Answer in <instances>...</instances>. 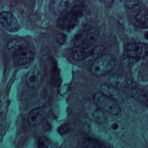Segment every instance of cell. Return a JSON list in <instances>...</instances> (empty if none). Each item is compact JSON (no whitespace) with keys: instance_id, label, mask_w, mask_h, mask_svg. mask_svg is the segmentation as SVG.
I'll return each instance as SVG.
<instances>
[{"instance_id":"1","label":"cell","mask_w":148,"mask_h":148,"mask_svg":"<svg viewBox=\"0 0 148 148\" xmlns=\"http://www.w3.org/2000/svg\"><path fill=\"white\" fill-rule=\"evenodd\" d=\"M83 5L77 3L72 6L69 10H66L59 17L57 20V25L62 29L73 28L77 24L79 20L83 15Z\"/></svg>"},{"instance_id":"2","label":"cell","mask_w":148,"mask_h":148,"mask_svg":"<svg viewBox=\"0 0 148 148\" xmlns=\"http://www.w3.org/2000/svg\"><path fill=\"white\" fill-rule=\"evenodd\" d=\"M116 60L114 57L108 54L98 57L92 63L90 68L91 73L97 77H100L110 73L114 68Z\"/></svg>"},{"instance_id":"3","label":"cell","mask_w":148,"mask_h":148,"mask_svg":"<svg viewBox=\"0 0 148 148\" xmlns=\"http://www.w3.org/2000/svg\"><path fill=\"white\" fill-rule=\"evenodd\" d=\"M93 102L101 109L110 114L116 116L121 113V108L117 102L106 97L99 91L94 94Z\"/></svg>"},{"instance_id":"4","label":"cell","mask_w":148,"mask_h":148,"mask_svg":"<svg viewBox=\"0 0 148 148\" xmlns=\"http://www.w3.org/2000/svg\"><path fill=\"white\" fill-rule=\"evenodd\" d=\"M99 35V30L97 28H91L77 34L73 39L75 46L81 45H94Z\"/></svg>"},{"instance_id":"5","label":"cell","mask_w":148,"mask_h":148,"mask_svg":"<svg viewBox=\"0 0 148 148\" xmlns=\"http://www.w3.org/2000/svg\"><path fill=\"white\" fill-rule=\"evenodd\" d=\"M125 51L129 57L142 58L147 56L148 46L142 42H132L125 46Z\"/></svg>"},{"instance_id":"6","label":"cell","mask_w":148,"mask_h":148,"mask_svg":"<svg viewBox=\"0 0 148 148\" xmlns=\"http://www.w3.org/2000/svg\"><path fill=\"white\" fill-rule=\"evenodd\" d=\"M35 55V50L28 46L13 53V62L16 65L27 64L34 59Z\"/></svg>"},{"instance_id":"7","label":"cell","mask_w":148,"mask_h":148,"mask_svg":"<svg viewBox=\"0 0 148 148\" xmlns=\"http://www.w3.org/2000/svg\"><path fill=\"white\" fill-rule=\"evenodd\" d=\"M123 91L140 103L148 105V92L138 87L134 82H132Z\"/></svg>"},{"instance_id":"8","label":"cell","mask_w":148,"mask_h":148,"mask_svg":"<svg viewBox=\"0 0 148 148\" xmlns=\"http://www.w3.org/2000/svg\"><path fill=\"white\" fill-rule=\"evenodd\" d=\"M0 23L8 31L14 32L20 29L18 21L15 16L10 12L3 11L0 13Z\"/></svg>"},{"instance_id":"9","label":"cell","mask_w":148,"mask_h":148,"mask_svg":"<svg viewBox=\"0 0 148 148\" xmlns=\"http://www.w3.org/2000/svg\"><path fill=\"white\" fill-rule=\"evenodd\" d=\"M101 93L116 101H122L125 99V94L115 87L107 83H101L98 87Z\"/></svg>"},{"instance_id":"10","label":"cell","mask_w":148,"mask_h":148,"mask_svg":"<svg viewBox=\"0 0 148 148\" xmlns=\"http://www.w3.org/2000/svg\"><path fill=\"white\" fill-rule=\"evenodd\" d=\"M94 48V45H81L75 46L72 51V57L76 61L83 60L91 54Z\"/></svg>"},{"instance_id":"11","label":"cell","mask_w":148,"mask_h":148,"mask_svg":"<svg viewBox=\"0 0 148 148\" xmlns=\"http://www.w3.org/2000/svg\"><path fill=\"white\" fill-rule=\"evenodd\" d=\"M86 110L89 116L98 123H103L106 121V117L98 106L93 102V103H88L86 107Z\"/></svg>"},{"instance_id":"12","label":"cell","mask_w":148,"mask_h":148,"mask_svg":"<svg viewBox=\"0 0 148 148\" xmlns=\"http://www.w3.org/2000/svg\"><path fill=\"white\" fill-rule=\"evenodd\" d=\"M42 75L40 71L36 68L31 69L25 76L26 84L30 87H38L41 83Z\"/></svg>"},{"instance_id":"13","label":"cell","mask_w":148,"mask_h":148,"mask_svg":"<svg viewBox=\"0 0 148 148\" xmlns=\"http://www.w3.org/2000/svg\"><path fill=\"white\" fill-rule=\"evenodd\" d=\"M45 116V111L43 108H35L29 113L27 117V121L29 125L32 126H36L43 121Z\"/></svg>"},{"instance_id":"14","label":"cell","mask_w":148,"mask_h":148,"mask_svg":"<svg viewBox=\"0 0 148 148\" xmlns=\"http://www.w3.org/2000/svg\"><path fill=\"white\" fill-rule=\"evenodd\" d=\"M71 0H53L50 5L51 12L55 14H61L69 8Z\"/></svg>"},{"instance_id":"15","label":"cell","mask_w":148,"mask_h":148,"mask_svg":"<svg viewBox=\"0 0 148 148\" xmlns=\"http://www.w3.org/2000/svg\"><path fill=\"white\" fill-rule=\"evenodd\" d=\"M109 84L113 85V86L121 88L123 90L127 86L132 82V80L119 76H112L109 78Z\"/></svg>"},{"instance_id":"16","label":"cell","mask_w":148,"mask_h":148,"mask_svg":"<svg viewBox=\"0 0 148 148\" xmlns=\"http://www.w3.org/2000/svg\"><path fill=\"white\" fill-rule=\"evenodd\" d=\"M135 23L140 28H148V10L143 8L135 16Z\"/></svg>"},{"instance_id":"17","label":"cell","mask_w":148,"mask_h":148,"mask_svg":"<svg viewBox=\"0 0 148 148\" xmlns=\"http://www.w3.org/2000/svg\"><path fill=\"white\" fill-rule=\"evenodd\" d=\"M8 49L13 53L28 46V42L22 38H14L10 39L6 44Z\"/></svg>"},{"instance_id":"18","label":"cell","mask_w":148,"mask_h":148,"mask_svg":"<svg viewBox=\"0 0 148 148\" xmlns=\"http://www.w3.org/2000/svg\"><path fill=\"white\" fill-rule=\"evenodd\" d=\"M83 148H107L99 142L90 138L85 139L82 142Z\"/></svg>"},{"instance_id":"19","label":"cell","mask_w":148,"mask_h":148,"mask_svg":"<svg viewBox=\"0 0 148 148\" xmlns=\"http://www.w3.org/2000/svg\"><path fill=\"white\" fill-rule=\"evenodd\" d=\"M124 5L129 9H135L139 6L140 0H124Z\"/></svg>"},{"instance_id":"20","label":"cell","mask_w":148,"mask_h":148,"mask_svg":"<svg viewBox=\"0 0 148 148\" xmlns=\"http://www.w3.org/2000/svg\"><path fill=\"white\" fill-rule=\"evenodd\" d=\"M38 148H49V142L48 139L44 136L40 137L38 141Z\"/></svg>"},{"instance_id":"21","label":"cell","mask_w":148,"mask_h":148,"mask_svg":"<svg viewBox=\"0 0 148 148\" xmlns=\"http://www.w3.org/2000/svg\"><path fill=\"white\" fill-rule=\"evenodd\" d=\"M69 128L68 127L67 125H62L61 127H60L58 131L60 133L64 134L68 132L69 131Z\"/></svg>"},{"instance_id":"22","label":"cell","mask_w":148,"mask_h":148,"mask_svg":"<svg viewBox=\"0 0 148 148\" xmlns=\"http://www.w3.org/2000/svg\"><path fill=\"white\" fill-rule=\"evenodd\" d=\"M66 39V36L64 34H60L58 36H57V42L61 45L63 44Z\"/></svg>"},{"instance_id":"23","label":"cell","mask_w":148,"mask_h":148,"mask_svg":"<svg viewBox=\"0 0 148 148\" xmlns=\"http://www.w3.org/2000/svg\"><path fill=\"white\" fill-rule=\"evenodd\" d=\"M102 2L106 5L110 6L114 0H102Z\"/></svg>"}]
</instances>
